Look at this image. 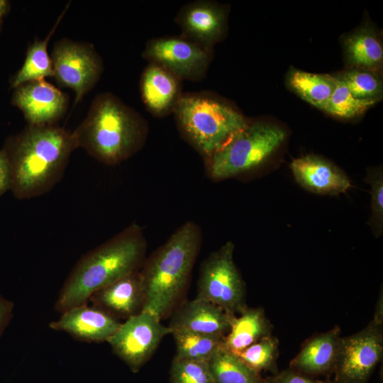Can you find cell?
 Instances as JSON below:
<instances>
[{"instance_id": "27", "label": "cell", "mask_w": 383, "mask_h": 383, "mask_svg": "<svg viewBox=\"0 0 383 383\" xmlns=\"http://www.w3.org/2000/svg\"><path fill=\"white\" fill-rule=\"evenodd\" d=\"M377 102L355 97L343 81L335 76V89L323 111L341 118H353L362 114Z\"/></svg>"}, {"instance_id": "4", "label": "cell", "mask_w": 383, "mask_h": 383, "mask_svg": "<svg viewBox=\"0 0 383 383\" xmlns=\"http://www.w3.org/2000/svg\"><path fill=\"white\" fill-rule=\"evenodd\" d=\"M200 244L198 226L187 221L151 255L140 271L142 311L162 320L172 311L187 284Z\"/></svg>"}, {"instance_id": "20", "label": "cell", "mask_w": 383, "mask_h": 383, "mask_svg": "<svg viewBox=\"0 0 383 383\" xmlns=\"http://www.w3.org/2000/svg\"><path fill=\"white\" fill-rule=\"evenodd\" d=\"M273 326L262 308L247 307L232 321L229 332L223 338V347L237 353L262 338L272 335Z\"/></svg>"}, {"instance_id": "33", "label": "cell", "mask_w": 383, "mask_h": 383, "mask_svg": "<svg viewBox=\"0 0 383 383\" xmlns=\"http://www.w3.org/2000/svg\"><path fill=\"white\" fill-rule=\"evenodd\" d=\"M13 304L0 294V336L12 317Z\"/></svg>"}, {"instance_id": "22", "label": "cell", "mask_w": 383, "mask_h": 383, "mask_svg": "<svg viewBox=\"0 0 383 383\" xmlns=\"http://www.w3.org/2000/svg\"><path fill=\"white\" fill-rule=\"evenodd\" d=\"M287 84L304 100L323 111L335 89V76L292 70Z\"/></svg>"}, {"instance_id": "10", "label": "cell", "mask_w": 383, "mask_h": 383, "mask_svg": "<svg viewBox=\"0 0 383 383\" xmlns=\"http://www.w3.org/2000/svg\"><path fill=\"white\" fill-rule=\"evenodd\" d=\"M180 80L197 82L206 74L212 59L209 50L182 36H164L149 40L142 54Z\"/></svg>"}, {"instance_id": "28", "label": "cell", "mask_w": 383, "mask_h": 383, "mask_svg": "<svg viewBox=\"0 0 383 383\" xmlns=\"http://www.w3.org/2000/svg\"><path fill=\"white\" fill-rule=\"evenodd\" d=\"M338 77L357 99L378 101L382 96V81L374 72L352 67Z\"/></svg>"}, {"instance_id": "29", "label": "cell", "mask_w": 383, "mask_h": 383, "mask_svg": "<svg viewBox=\"0 0 383 383\" xmlns=\"http://www.w3.org/2000/svg\"><path fill=\"white\" fill-rule=\"evenodd\" d=\"M169 383H215L209 362L174 357Z\"/></svg>"}, {"instance_id": "23", "label": "cell", "mask_w": 383, "mask_h": 383, "mask_svg": "<svg viewBox=\"0 0 383 383\" xmlns=\"http://www.w3.org/2000/svg\"><path fill=\"white\" fill-rule=\"evenodd\" d=\"M215 383H265L260 373L222 346L209 361Z\"/></svg>"}, {"instance_id": "5", "label": "cell", "mask_w": 383, "mask_h": 383, "mask_svg": "<svg viewBox=\"0 0 383 383\" xmlns=\"http://www.w3.org/2000/svg\"><path fill=\"white\" fill-rule=\"evenodd\" d=\"M178 129L205 160L248 123L210 91L182 93L173 111Z\"/></svg>"}, {"instance_id": "31", "label": "cell", "mask_w": 383, "mask_h": 383, "mask_svg": "<svg viewBox=\"0 0 383 383\" xmlns=\"http://www.w3.org/2000/svg\"><path fill=\"white\" fill-rule=\"evenodd\" d=\"M265 383H334L328 379L319 380L304 375L289 368L278 372L272 376L265 378Z\"/></svg>"}, {"instance_id": "11", "label": "cell", "mask_w": 383, "mask_h": 383, "mask_svg": "<svg viewBox=\"0 0 383 383\" xmlns=\"http://www.w3.org/2000/svg\"><path fill=\"white\" fill-rule=\"evenodd\" d=\"M54 77L74 90L75 106L94 86L102 72V63L92 46L62 40L52 52Z\"/></svg>"}, {"instance_id": "34", "label": "cell", "mask_w": 383, "mask_h": 383, "mask_svg": "<svg viewBox=\"0 0 383 383\" xmlns=\"http://www.w3.org/2000/svg\"><path fill=\"white\" fill-rule=\"evenodd\" d=\"M8 9V2L5 0H0V21L5 15Z\"/></svg>"}, {"instance_id": "8", "label": "cell", "mask_w": 383, "mask_h": 383, "mask_svg": "<svg viewBox=\"0 0 383 383\" xmlns=\"http://www.w3.org/2000/svg\"><path fill=\"white\" fill-rule=\"evenodd\" d=\"M383 318L373 317L360 331L340 340L334 383H367L383 353Z\"/></svg>"}, {"instance_id": "1", "label": "cell", "mask_w": 383, "mask_h": 383, "mask_svg": "<svg viewBox=\"0 0 383 383\" xmlns=\"http://www.w3.org/2000/svg\"><path fill=\"white\" fill-rule=\"evenodd\" d=\"M73 132L53 125H30L4 150L11 175V190L19 199L50 191L61 179L72 151Z\"/></svg>"}, {"instance_id": "21", "label": "cell", "mask_w": 383, "mask_h": 383, "mask_svg": "<svg viewBox=\"0 0 383 383\" xmlns=\"http://www.w3.org/2000/svg\"><path fill=\"white\" fill-rule=\"evenodd\" d=\"M348 63L352 67L374 72L382 65L383 49L375 31L368 26H362L343 40Z\"/></svg>"}, {"instance_id": "16", "label": "cell", "mask_w": 383, "mask_h": 383, "mask_svg": "<svg viewBox=\"0 0 383 383\" xmlns=\"http://www.w3.org/2000/svg\"><path fill=\"white\" fill-rule=\"evenodd\" d=\"M296 182L311 192L336 195L351 186L348 176L328 160L313 155L296 158L290 165Z\"/></svg>"}, {"instance_id": "18", "label": "cell", "mask_w": 383, "mask_h": 383, "mask_svg": "<svg viewBox=\"0 0 383 383\" xmlns=\"http://www.w3.org/2000/svg\"><path fill=\"white\" fill-rule=\"evenodd\" d=\"M340 333V328L336 326L308 339L291 360L289 368L311 377L333 374Z\"/></svg>"}, {"instance_id": "2", "label": "cell", "mask_w": 383, "mask_h": 383, "mask_svg": "<svg viewBox=\"0 0 383 383\" xmlns=\"http://www.w3.org/2000/svg\"><path fill=\"white\" fill-rule=\"evenodd\" d=\"M146 250L141 228L133 223L77 262L65 280L55 307L61 313L87 304L97 291L138 270Z\"/></svg>"}, {"instance_id": "3", "label": "cell", "mask_w": 383, "mask_h": 383, "mask_svg": "<svg viewBox=\"0 0 383 383\" xmlns=\"http://www.w3.org/2000/svg\"><path fill=\"white\" fill-rule=\"evenodd\" d=\"M77 147L108 165H117L144 145L148 126L135 110L111 94L99 95L88 114L73 131Z\"/></svg>"}, {"instance_id": "7", "label": "cell", "mask_w": 383, "mask_h": 383, "mask_svg": "<svg viewBox=\"0 0 383 383\" xmlns=\"http://www.w3.org/2000/svg\"><path fill=\"white\" fill-rule=\"evenodd\" d=\"M234 244L224 243L202 263L196 297L207 300L232 316L247 307L245 284L233 260Z\"/></svg>"}, {"instance_id": "25", "label": "cell", "mask_w": 383, "mask_h": 383, "mask_svg": "<svg viewBox=\"0 0 383 383\" xmlns=\"http://www.w3.org/2000/svg\"><path fill=\"white\" fill-rule=\"evenodd\" d=\"M171 334L176 345L174 356L206 362L222 346L224 338L187 331H173Z\"/></svg>"}, {"instance_id": "32", "label": "cell", "mask_w": 383, "mask_h": 383, "mask_svg": "<svg viewBox=\"0 0 383 383\" xmlns=\"http://www.w3.org/2000/svg\"><path fill=\"white\" fill-rule=\"evenodd\" d=\"M11 175L8 158L4 150H0V196L11 189Z\"/></svg>"}, {"instance_id": "24", "label": "cell", "mask_w": 383, "mask_h": 383, "mask_svg": "<svg viewBox=\"0 0 383 383\" xmlns=\"http://www.w3.org/2000/svg\"><path fill=\"white\" fill-rule=\"evenodd\" d=\"M62 16L63 13L43 40H36L29 48L23 66L12 81L13 88L32 81L43 79L45 77L54 76L52 60L48 55L47 45Z\"/></svg>"}, {"instance_id": "6", "label": "cell", "mask_w": 383, "mask_h": 383, "mask_svg": "<svg viewBox=\"0 0 383 383\" xmlns=\"http://www.w3.org/2000/svg\"><path fill=\"white\" fill-rule=\"evenodd\" d=\"M285 138V131L277 126L248 123L205 160L209 176L214 180H223L260 166Z\"/></svg>"}, {"instance_id": "30", "label": "cell", "mask_w": 383, "mask_h": 383, "mask_svg": "<svg viewBox=\"0 0 383 383\" xmlns=\"http://www.w3.org/2000/svg\"><path fill=\"white\" fill-rule=\"evenodd\" d=\"M365 181L371 187V217L370 225L376 237L383 231V173L382 168L370 169Z\"/></svg>"}, {"instance_id": "17", "label": "cell", "mask_w": 383, "mask_h": 383, "mask_svg": "<svg viewBox=\"0 0 383 383\" xmlns=\"http://www.w3.org/2000/svg\"><path fill=\"white\" fill-rule=\"evenodd\" d=\"M182 80L164 67L149 62L140 81L143 101L155 117H165L172 113L181 97Z\"/></svg>"}, {"instance_id": "15", "label": "cell", "mask_w": 383, "mask_h": 383, "mask_svg": "<svg viewBox=\"0 0 383 383\" xmlns=\"http://www.w3.org/2000/svg\"><path fill=\"white\" fill-rule=\"evenodd\" d=\"M235 316L207 300L195 297L174 313L168 327L172 332L187 331L225 337Z\"/></svg>"}, {"instance_id": "19", "label": "cell", "mask_w": 383, "mask_h": 383, "mask_svg": "<svg viewBox=\"0 0 383 383\" xmlns=\"http://www.w3.org/2000/svg\"><path fill=\"white\" fill-rule=\"evenodd\" d=\"M115 318L126 319L142 311L144 292L140 271L132 272L95 292L89 299Z\"/></svg>"}, {"instance_id": "9", "label": "cell", "mask_w": 383, "mask_h": 383, "mask_svg": "<svg viewBox=\"0 0 383 383\" xmlns=\"http://www.w3.org/2000/svg\"><path fill=\"white\" fill-rule=\"evenodd\" d=\"M172 330L146 311L129 317L108 340L115 355L133 372L150 359L162 338Z\"/></svg>"}, {"instance_id": "14", "label": "cell", "mask_w": 383, "mask_h": 383, "mask_svg": "<svg viewBox=\"0 0 383 383\" xmlns=\"http://www.w3.org/2000/svg\"><path fill=\"white\" fill-rule=\"evenodd\" d=\"M121 323L104 310L85 304L62 313L59 319L52 321L49 326L79 340L100 343L107 342Z\"/></svg>"}, {"instance_id": "26", "label": "cell", "mask_w": 383, "mask_h": 383, "mask_svg": "<svg viewBox=\"0 0 383 383\" xmlns=\"http://www.w3.org/2000/svg\"><path fill=\"white\" fill-rule=\"evenodd\" d=\"M243 362L260 373L270 371L276 374L279 355V340L272 335L266 336L242 351L234 353Z\"/></svg>"}, {"instance_id": "12", "label": "cell", "mask_w": 383, "mask_h": 383, "mask_svg": "<svg viewBox=\"0 0 383 383\" xmlns=\"http://www.w3.org/2000/svg\"><path fill=\"white\" fill-rule=\"evenodd\" d=\"M175 21L182 29V36L212 51L224 37L227 11L218 2L198 0L184 5Z\"/></svg>"}, {"instance_id": "13", "label": "cell", "mask_w": 383, "mask_h": 383, "mask_svg": "<svg viewBox=\"0 0 383 383\" xmlns=\"http://www.w3.org/2000/svg\"><path fill=\"white\" fill-rule=\"evenodd\" d=\"M16 89L13 104L22 111L30 125H52L65 111V96L44 79Z\"/></svg>"}]
</instances>
